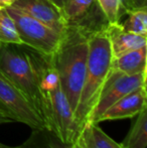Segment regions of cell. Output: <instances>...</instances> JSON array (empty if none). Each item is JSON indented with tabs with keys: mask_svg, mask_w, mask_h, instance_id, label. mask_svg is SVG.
<instances>
[{
	"mask_svg": "<svg viewBox=\"0 0 147 148\" xmlns=\"http://www.w3.org/2000/svg\"><path fill=\"white\" fill-rule=\"evenodd\" d=\"M93 30L85 26L68 25L57 51L51 56L62 89L74 113L84 86L89 37Z\"/></svg>",
	"mask_w": 147,
	"mask_h": 148,
	"instance_id": "obj_1",
	"label": "cell"
},
{
	"mask_svg": "<svg viewBox=\"0 0 147 148\" xmlns=\"http://www.w3.org/2000/svg\"><path fill=\"white\" fill-rule=\"evenodd\" d=\"M106 25L93 30L89 37L85 82L78 106L74 113L79 130L88 119L112 70L114 58L110 40L106 32Z\"/></svg>",
	"mask_w": 147,
	"mask_h": 148,
	"instance_id": "obj_2",
	"label": "cell"
},
{
	"mask_svg": "<svg viewBox=\"0 0 147 148\" xmlns=\"http://www.w3.org/2000/svg\"><path fill=\"white\" fill-rule=\"evenodd\" d=\"M0 74L24 94L40 115L41 102L36 76L23 45L2 43L0 47Z\"/></svg>",
	"mask_w": 147,
	"mask_h": 148,
	"instance_id": "obj_3",
	"label": "cell"
},
{
	"mask_svg": "<svg viewBox=\"0 0 147 148\" xmlns=\"http://www.w3.org/2000/svg\"><path fill=\"white\" fill-rule=\"evenodd\" d=\"M7 10L15 21L23 45L46 56H53L57 51L64 34L17 8L10 6Z\"/></svg>",
	"mask_w": 147,
	"mask_h": 148,
	"instance_id": "obj_4",
	"label": "cell"
},
{
	"mask_svg": "<svg viewBox=\"0 0 147 148\" xmlns=\"http://www.w3.org/2000/svg\"><path fill=\"white\" fill-rule=\"evenodd\" d=\"M141 87H146V72L136 75H125L111 70L86 122L97 123L99 117L112 105L124 96Z\"/></svg>",
	"mask_w": 147,
	"mask_h": 148,
	"instance_id": "obj_5",
	"label": "cell"
},
{
	"mask_svg": "<svg viewBox=\"0 0 147 148\" xmlns=\"http://www.w3.org/2000/svg\"><path fill=\"white\" fill-rule=\"evenodd\" d=\"M0 108L14 122H20L31 129L46 128L34 106L18 88L0 74Z\"/></svg>",
	"mask_w": 147,
	"mask_h": 148,
	"instance_id": "obj_6",
	"label": "cell"
},
{
	"mask_svg": "<svg viewBox=\"0 0 147 148\" xmlns=\"http://www.w3.org/2000/svg\"><path fill=\"white\" fill-rule=\"evenodd\" d=\"M12 7L27 13L59 34H64L68 27L63 12L49 0H16Z\"/></svg>",
	"mask_w": 147,
	"mask_h": 148,
	"instance_id": "obj_7",
	"label": "cell"
},
{
	"mask_svg": "<svg viewBox=\"0 0 147 148\" xmlns=\"http://www.w3.org/2000/svg\"><path fill=\"white\" fill-rule=\"evenodd\" d=\"M147 92L146 87L136 89L128 95L124 96L122 99L112 105L108 110L99 117L97 123L110 120H121L129 119L137 116L141 110L147 106L146 103Z\"/></svg>",
	"mask_w": 147,
	"mask_h": 148,
	"instance_id": "obj_8",
	"label": "cell"
},
{
	"mask_svg": "<svg viewBox=\"0 0 147 148\" xmlns=\"http://www.w3.org/2000/svg\"><path fill=\"white\" fill-rule=\"evenodd\" d=\"M106 32L110 40L113 58H118L128 51L147 45V37L128 32L120 22L107 23Z\"/></svg>",
	"mask_w": 147,
	"mask_h": 148,
	"instance_id": "obj_9",
	"label": "cell"
},
{
	"mask_svg": "<svg viewBox=\"0 0 147 148\" xmlns=\"http://www.w3.org/2000/svg\"><path fill=\"white\" fill-rule=\"evenodd\" d=\"M74 148H125L107 135L98 123L86 122L80 128L73 142Z\"/></svg>",
	"mask_w": 147,
	"mask_h": 148,
	"instance_id": "obj_10",
	"label": "cell"
},
{
	"mask_svg": "<svg viewBox=\"0 0 147 148\" xmlns=\"http://www.w3.org/2000/svg\"><path fill=\"white\" fill-rule=\"evenodd\" d=\"M96 6V0H67L63 8V15L68 25H80L90 29H98L100 27L91 23L90 17Z\"/></svg>",
	"mask_w": 147,
	"mask_h": 148,
	"instance_id": "obj_11",
	"label": "cell"
},
{
	"mask_svg": "<svg viewBox=\"0 0 147 148\" xmlns=\"http://www.w3.org/2000/svg\"><path fill=\"white\" fill-rule=\"evenodd\" d=\"M147 45L128 51L113 59L112 70L125 75H136L146 72Z\"/></svg>",
	"mask_w": 147,
	"mask_h": 148,
	"instance_id": "obj_12",
	"label": "cell"
},
{
	"mask_svg": "<svg viewBox=\"0 0 147 148\" xmlns=\"http://www.w3.org/2000/svg\"><path fill=\"white\" fill-rule=\"evenodd\" d=\"M14 148H74L73 143L64 142L49 128L32 129L31 134L21 145Z\"/></svg>",
	"mask_w": 147,
	"mask_h": 148,
	"instance_id": "obj_13",
	"label": "cell"
},
{
	"mask_svg": "<svg viewBox=\"0 0 147 148\" xmlns=\"http://www.w3.org/2000/svg\"><path fill=\"white\" fill-rule=\"evenodd\" d=\"M125 148H146L147 146V106L137 115L129 133L122 142Z\"/></svg>",
	"mask_w": 147,
	"mask_h": 148,
	"instance_id": "obj_14",
	"label": "cell"
},
{
	"mask_svg": "<svg viewBox=\"0 0 147 148\" xmlns=\"http://www.w3.org/2000/svg\"><path fill=\"white\" fill-rule=\"evenodd\" d=\"M124 16H126V19L124 22H120L124 29L147 37V7L131 9L126 12Z\"/></svg>",
	"mask_w": 147,
	"mask_h": 148,
	"instance_id": "obj_15",
	"label": "cell"
},
{
	"mask_svg": "<svg viewBox=\"0 0 147 148\" xmlns=\"http://www.w3.org/2000/svg\"><path fill=\"white\" fill-rule=\"evenodd\" d=\"M0 42L23 45L15 21L6 7H0Z\"/></svg>",
	"mask_w": 147,
	"mask_h": 148,
	"instance_id": "obj_16",
	"label": "cell"
},
{
	"mask_svg": "<svg viewBox=\"0 0 147 148\" xmlns=\"http://www.w3.org/2000/svg\"><path fill=\"white\" fill-rule=\"evenodd\" d=\"M107 23L120 22L124 13L120 0H96Z\"/></svg>",
	"mask_w": 147,
	"mask_h": 148,
	"instance_id": "obj_17",
	"label": "cell"
},
{
	"mask_svg": "<svg viewBox=\"0 0 147 148\" xmlns=\"http://www.w3.org/2000/svg\"><path fill=\"white\" fill-rule=\"evenodd\" d=\"M120 1H121L122 10H123L124 14L131 9L141 8V7H147L146 6V0H120Z\"/></svg>",
	"mask_w": 147,
	"mask_h": 148,
	"instance_id": "obj_18",
	"label": "cell"
},
{
	"mask_svg": "<svg viewBox=\"0 0 147 148\" xmlns=\"http://www.w3.org/2000/svg\"><path fill=\"white\" fill-rule=\"evenodd\" d=\"M11 122H14V121L12 120L11 117L4 110H2L0 108V125L6 124V123H11Z\"/></svg>",
	"mask_w": 147,
	"mask_h": 148,
	"instance_id": "obj_19",
	"label": "cell"
},
{
	"mask_svg": "<svg viewBox=\"0 0 147 148\" xmlns=\"http://www.w3.org/2000/svg\"><path fill=\"white\" fill-rule=\"evenodd\" d=\"M49 1L51 2L55 7H57L62 12H63V8H64V6H65L66 2H67V0H49Z\"/></svg>",
	"mask_w": 147,
	"mask_h": 148,
	"instance_id": "obj_20",
	"label": "cell"
},
{
	"mask_svg": "<svg viewBox=\"0 0 147 148\" xmlns=\"http://www.w3.org/2000/svg\"><path fill=\"white\" fill-rule=\"evenodd\" d=\"M16 0H0V7H10L14 4Z\"/></svg>",
	"mask_w": 147,
	"mask_h": 148,
	"instance_id": "obj_21",
	"label": "cell"
},
{
	"mask_svg": "<svg viewBox=\"0 0 147 148\" xmlns=\"http://www.w3.org/2000/svg\"><path fill=\"white\" fill-rule=\"evenodd\" d=\"M0 148H14V147H12V146H8V145H5V144H3V143L0 142Z\"/></svg>",
	"mask_w": 147,
	"mask_h": 148,
	"instance_id": "obj_22",
	"label": "cell"
},
{
	"mask_svg": "<svg viewBox=\"0 0 147 148\" xmlns=\"http://www.w3.org/2000/svg\"><path fill=\"white\" fill-rule=\"evenodd\" d=\"M1 45H2V42H0V47H1Z\"/></svg>",
	"mask_w": 147,
	"mask_h": 148,
	"instance_id": "obj_23",
	"label": "cell"
}]
</instances>
